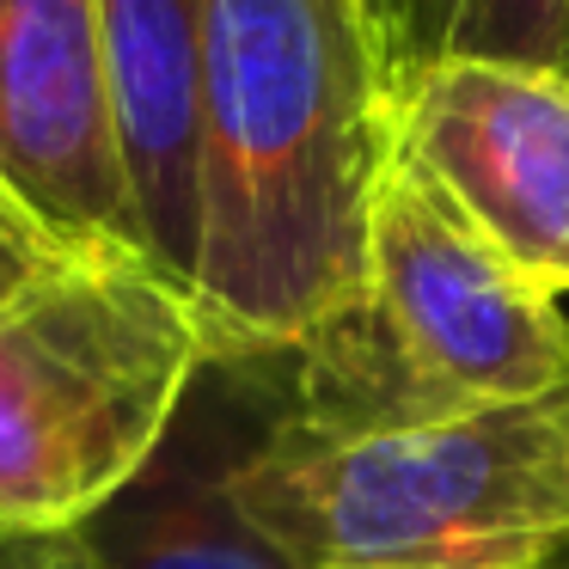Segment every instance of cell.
I'll return each instance as SVG.
<instances>
[{
    "instance_id": "cell-5",
    "label": "cell",
    "mask_w": 569,
    "mask_h": 569,
    "mask_svg": "<svg viewBox=\"0 0 569 569\" xmlns=\"http://www.w3.org/2000/svg\"><path fill=\"white\" fill-rule=\"evenodd\" d=\"M0 202L56 258H141L99 0H0Z\"/></svg>"
},
{
    "instance_id": "cell-6",
    "label": "cell",
    "mask_w": 569,
    "mask_h": 569,
    "mask_svg": "<svg viewBox=\"0 0 569 569\" xmlns=\"http://www.w3.org/2000/svg\"><path fill=\"white\" fill-rule=\"evenodd\" d=\"M405 153L527 282L569 300V68H429L405 87Z\"/></svg>"
},
{
    "instance_id": "cell-11",
    "label": "cell",
    "mask_w": 569,
    "mask_h": 569,
    "mask_svg": "<svg viewBox=\"0 0 569 569\" xmlns=\"http://www.w3.org/2000/svg\"><path fill=\"white\" fill-rule=\"evenodd\" d=\"M527 569H557V563H527Z\"/></svg>"
},
{
    "instance_id": "cell-2",
    "label": "cell",
    "mask_w": 569,
    "mask_h": 569,
    "mask_svg": "<svg viewBox=\"0 0 569 569\" xmlns=\"http://www.w3.org/2000/svg\"><path fill=\"white\" fill-rule=\"evenodd\" d=\"M233 502L307 569H527L569 551V392L233 453Z\"/></svg>"
},
{
    "instance_id": "cell-12",
    "label": "cell",
    "mask_w": 569,
    "mask_h": 569,
    "mask_svg": "<svg viewBox=\"0 0 569 569\" xmlns=\"http://www.w3.org/2000/svg\"><path fill=\"white\" fill-rule=\"evenodd\" d=\"M563 68H569V38H563Z\"/></svg>"
},
{
    "instance_id": "cell-1",
    "label": "cell",
    "mask_w": 569,
    "mask_h": 569,
    "mask_svg": "<svg viewBox=\"0 0 569 569\" xmlns=\"http://www.w3.org/2000/svg\"><path fill=\"white\" fill-rule=\"evenodd\" d=\"M405 104L361 0H209L197 319L209 361L307 349L368 295Z\"/></svg>"
},
{
    "instance_id": "cell-3",
    "label": "cell",
    "mask_w": 569,
    "mask_h": 569,
    "mask_svg": "<svg viewBox=\"0 0 569 569\" xmlns=\"http://www.w3.org/2000/svg\"><path fill=\"white\" fill-rule=\"evenodd\" d=\"M214 368L197 300L153 263L56 258L0 307V532H80L166 453Z\"/></svg>"
},
{
    "instance_id": "cell-9",
    "label": "cell",
    "mask_w": 569,
    "mask_h": 569,
    "mask_svg": "<svg viewBox=\"0 0 569 569\" xmlns=\"http://www.w3.org/2000/svg\"><path fill=\"white\" fill-rule=\"evenodd\" d=\"M398 104L441 62H539L563 68L569 0H361Z\"/></svg>"
},
{
    "instance_id": "cell-4",
    "label": "cell",
    "mask_w": 569,
    "mask_h": 569,
    "mask_svg": "<svg viewBox=\"0 0 569 569\" xmlns=\"http://www.w3.org/2000/svg\"><path fill=\"white\" fill-rule=\"evenodd\" d=\"M295 356L300 422L459 417L569 392V312L398 153L368 233V295Z\"/></svg>"
},
{
    "instance_id": "cell-8",
    "label": "cell",
    "mask_w": 569,
    "mask_h": 569,
    "mask_svg": "<svg viewBox=\"0 0 569 569\" xmlns=\"http://www.w3.org/2000/svg\"><path fill=\"white\" fill-rule=\"evenodd\" d=\"M227 471L233 459L202 471L153 459L136 490L80 527L87 569H307L233 502Z\"/></svg>"
},
{
    "instance_id": "cell-7",
    "label": "cell",
    "mask_w": 569,
    "mask_h": 569,
    "mask_svg": "<svg viewBox=\"0 0 569 569\" xmlns=\"http://www.w3.org/2000/svg\"><path fill=\"white\" fill-rule=\"evenodd\" d=\"M99 50L141 251L190 295L202 251L209 0H99Z\"/></svg>"
},
{
    "instance_id": "cell-10",
    "label": "cell",
    "mask_w": 569,
    "mask_h": 569,
    "mask_svg": "<svg viewBox=\"0 0 569 569\" xmlns=\"http://www.w3.org/2000/svg\"><path fill=\"white\" fill-rule=\"evenodd\" d=\"M50 263H56V251L43 246L26 221H19L7 202H0V307H7V300H13L26 282H38Z\"/></svg>"
}]
</instances>
